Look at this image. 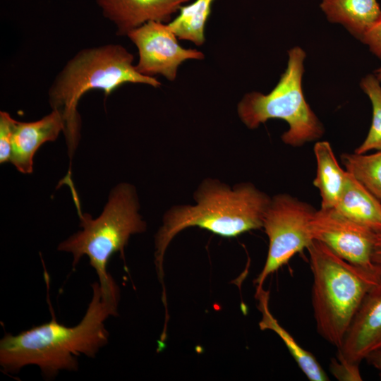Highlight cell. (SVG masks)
Instances as JSON below:
<instances>
[{"label":"cell","instance_id":"10","mask_svg":"<svg viewBox=\"0 0 381 381\" xmlns=\"http://www.w3.org/2000/svg\"><path fill=\"white\" fill-rule=\"evenodd\" d=\"M381 347V282L365 294L338 348L337 358L359 365Z\"/></svg>","mask_w":381,"mask_h":381},{"label":"cell","instance_id":"18","mask_svg":"<svg viewBox=\"0 0 381 381\" xmlns=\"http://www.w3.org/2000/svg\"><path fill=\"white\" fill-rule=\"evenodd\" d=\"M346 171L381 202V150L370 155L344 154Z\"/></svg>","mask_w":381,"mask_h":381},{"label":"cell","instance_id":"9","mask_svg":"<svg viewBox=\"0 0 381 381\" xmlns=\"http://www.w3.org/2000/svg\"><path fill=\"white\" fill-rule=\"evenodd\" d=\"M310 231L313 240L322 243L341 258L380 278L372 262L377 233L347 219L334 209L322 208L313 216Z\"/></svg>","mask_w":381,"mask_h":381},{"label":"cell","instance_id":"23","mask_svg":"<svg viewBox=\"0 0 381 381\" xmlns=\"http://www.w3.org/2000/svg\"><path fill=\"white\" fill-rule=\"evenodd\" d=\"M372 262L381 279V233L377 234L376 236L372 255Z\"/></svg>","mask_w":381,"mask_h":381},{"label":"cell","instance_id":"22","mask_svg":"<svg viewBox=\"0 0 381 381\" xmlns=\"http://www.w3.org/2000/svg\"><path fill=\"white\" fill-rule=\"evenodd\" d=\"M361 40L368 46L373 54L381 59V13L363 34Z\"/></svg>","mask_w":381,"mask_h":381},{"label":"cell","instance_id":"3","mask_svg":"<svg viewBox=\"0 0 381 381\" xmlns=\"http://www.w3.org/2000/svg\"><path fill=\"white\" fill-rule=\"evenodd\" d=\"M133 59V55L121 44L85 47L75 54L55 76L48 90V101L52 109L62 116L71 162L80 139L78 106L86 92L100 90L107 97L126 83L161 85L156 78L140 73Z\"/></svg>","mask_w":381,"mask_h":381},{"label":"cell","instance_id":"21","mask_svg":"<svg viewBox=\"0 0 381 381\" xmlns=\"http://www.w3.org/2000/svg\"><path fill=\"white\" fill-rule=\"evenodd\" d=\"M358 366L336 358L331 361L330 370L340 380L360 381L362 377Z\"/></svg>","mask_w":381,"mask_h":381},{"label":"cell","instance_id":"7","mask_svg":"<svg viewBox=\"0 0 381 381\" xmlns=\"http://www.w3.org/2000/svg\"><path fill=\"white\" fill-rule=\"evenodd\" d=\"M315 211L310 205L289 194L271 198L262 223L269 248L264 267L255 280L256 288L262 287L270 274L312 243L310 222Z\"/></svg>","mask_w":381,"mask_h":381},{"label":"cell","instance_id":"15","mask_svg":"<svg viewBox=\"0 0 381 381\" xmlns=\"http://www.w3.org/2000/svg\"><path fill=\"white\" fill-rule=\"evenodd\" d=\"M317 162L316 176L313 181L321 197L322 209H334L344 190L348 172L338 164L330 144L318 141L314 146Z\"/></svg>","mask_w":381,"mask_h":381},{"label":"cell","instance_id":"8","mask_svg":"<svg viewBox=\"0 0 381 381\" xmlns=\"http://www.w3.org/2000/svg\"><path fill=\"white\" fill-rule=\"evenodd\" d=\"M126 36L138 50L135 68L146 76L162 75L174 81L183 62L205 57L198 49L181 47L168 23L149 21L132 30Z\"/></svg>","mask_w":381,"mask_h":381},{"label":"cell","instance_id":"14","mask_svg":"<svg viewBox=\"0 0 381 381\" xmlns=\"http://www.w3.org/2000/svg\"><path fill=\"white\" fill-rule=\"evenodd\" d=\"M255 296L258 308L262 313L259 322L260 329L274 332L283 341L298 366L310 381H327L328 376L315 357L301 347L272 315L269 308V292L262 287L256 288Z\"/></svg>","mask_w":381,"mask_h":381},{"label":"cell","instance_id":"25","mask_svg":"<svg viewBox=\"0 0 381 381\" xmlns=\"http://www.w3.org/2000/svg\"><path fill=\"white\" fill-rule=\"evenodd\" d=\"M375 73V77L377 78L378 80L381 81V67L376 70Z\"/></svg>","mask_w":381,"mask_h":381},{"label":"cell","instance_id":"1","mask_svg":"<svg viewBox=\"0 0 381 381\" xmlns=\"http://www.w3.org/2000/svg\"><path fill=\"white\" fill-rule=\"evenodd\" d=\"M91 286V301L77 325L59 323L49 300V322L15 335L5 333L0 341L1 370L17 374L23 367L34 365L49 380L62 370H78L80 356L95 357L108 343L109 333L105 322L110 316L118 315L119 296L104 294L98 282Z\"/></svg>","mask_w":381,"mask_h":381},{"label":"cell","instance_id":"17","mask_svg":"<svg viewBox=\"0 0 381 381\" xmlns=\"http://www.w3.org/2000/svg\"><path fill=\"white\" fill-rule=\"evenodd\" d=\"M215 0H193L182 6L177 16L168 25L179 40H188L197 46L205 41V28Z\"/></svg>","mask_w":381,"mask_h":381},{"label":"cell","instance_id":"19","mask_svg":"<svg viewBox=\"0 0 381 381\" xmlns=\"http://www.w3.org/2000/svg\"><path fill=\"white\" fill-rule=\"evenodd\" d=\"M361 87L369 97L373 107L372 123L367 137L355 150L364 154L370 150H381V85L375 75H368L361 82Z\"/></svg>","mask_w":381,"mask_h":381},{"label":"cell","instance_id":"20","mask_svg":"<svg viewBox=\"0 0 381 381\" xmlns=\"http://www.w3.org/2000/svg\"><path fill=\"white\" fill-rule=\"evenodd\" d=\"M15 119L6 111H0V163L9 162L11 154V138Z\"/></svg>","mask_w":381,"mask_h":381},{"label":"cell","instance_id":"6","mask_svg":"<svg viewBox=\"0 0 381 381\" xmlns=\"http://www.w3.org/2000/svg\"><path fill=\"white\" fill-rule=\"evenodd\" d=\"M306 57L301 47L289 51L287 67L267 95L258 92L246 94L237 107L238 116L250 129L258 128L271 119H280L289 124L282 135V141L298 147L320 138L323 126L304 97L301 81Z\"/></svg>","mask_w":381,"mask_h":381},{"label":"cell","instance_id":"16","mask_svg":"<svg viewBox=\"0 0 381 381\" xmlns=\"http://www.w3.org/2000/svg\"><path fill=\"white\" fill-rule=\"evenodd\" d=\"M320 6L329 20L360 39L381 13L377 0H322Z\"/></svg>","mask_w":381,"mask_h":381},{"label":"cell","instance_id":"12","mask_svg":"<svg viewBox=\"0 0 381 381\" xmlns=\"http://www.w3.org/2000/svg\"><path fill=\"white\" fill-rule=\"evenodd\" d=\"M64 128V121L56 110L39 120L30 122L15 121L12 138L11 162L20 172L32 174L33 157L40 147L54 141Z\"/></svg>","mask_w":381,"mask_h":381},{"label":"cell","instance_id":"4","mask_svg":"<svg viewBox=\"0 0 381 381\" xmlns=\"http://www.w3.org/2000/svg\"><path fill=\"white\" fill-rule=\"evenodd\" d=\"M139 208L134 186L119 183L110 191L103 211L97 218L81 210L78 211L82 230L58 246V250L73 255V270L83 256L88 257L104 294L119 296V286L107 272L111 257L119 252L123 258L124 248L131 236L146 229Z\"/></svg>","mask_w":381,"mask_h":381},{"label":"cell","instance_id":"24","mask_svg":"<svg viewBox=\"0 0 381 381\" xmlns=\"http://www.w3.org/2000/svg\"><path fill=\"white\" fill-rule=\"evenodd\" d=\"M365 359L378 371L381 379V347L371 352Z\"/></svg>","mask_w":381,"mask_h":381},{"label":"cell","instance_id":"11","mask_svg":"<svg viewBox=\"0 0 381 381\" xmlns=\"http://www.w3.org/2000/svg\"><path fill=\"white\" fill-rule=\"evenodd\" d=\"M192 0H95L102 15L116 28V34L127 35L149 21L168 23L179 8Z\"/></svg>","mask_w":381,"mask_h":381},{"label":"cell","instance_id":"5","mask_svg":"<svg viewBox=\"0 0 381 381\" xmlns=\"http://www.w3.org/2000/svg\"><path fill=\"white\" fill-rule=\"evenodd\" d=\"M307 250L316 328L323 339L338 349L365 294L381 279L318 241L313 240Z\"/></svg>","mask_w":381,"mask_h":381},{"label":"cell","instance_id":"13","mask_svg":"<svg viewBox=\"0 0 381 381\" xmlns=\"http://www.w3.org/2000/svg\"><path fill=\"white\" fill-rule=\"evenodd\" d=\"M334 210L375 233H381V202L349 173Z\"/></svg>","mask_w":381,"mask_h":381},{"label":"cell","instance_id":"2","mask_svg":"<svg viewBox=\"0 0 381 381\" xmlns=\"http://www.w3.org/2000/svg\"><path fill=\"white\" fill-rule=\"evenodd\" d=\"M195 205L170 208L155 235V262L163 284L164 256L176 234L191 226L206 229L225 238L262 227L271 198L253 184L242 183L231 188L217 179H205L194 194Z\"/></svg>","mask_w":381,"mask_h":381}]
</instances>
